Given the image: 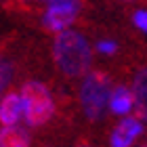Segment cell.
<instances>
[{"instance_id":"obj_7","label":"cell","mask_w":147,"mask_h":147,"mask_svg":"<svg viewBox=\"0 0 147 147\" xmlns=\"http://www.w3.org/2000/svg\"><path fill=\"white\" fill-rule=\"evenodd\" d=\"M23 118V99L21 92H9L0 101V122L2 126H17Z\"/></svg>"},{"instance_id":"obj_8","label":"cell","mask_w":147,"mask_h":147,"mask_svg":"<svg viewBox=\"0 0 147 147\" xmlns=\"http://www.w3.org/2000/svg\"><path fill=\"white\" fill-rule=\"evenodd\" d=\"M135 109V95H132V88H128L126 84H116L111 90V101H109V111L113 116H128V113Z\"/></svg>"},{"instance_id":"obj_11","label":"cell","mask_w":147,"mask_h":147,"mask_svg":"<svg viewBox=\"0 0 147 147\" xmlns=\"http://www.w3.org/2000/svg\"><path fill=\"white\" fill-rule=\"evenodd\" d=\"M97 51L103 53V55H113V53L118 51V44L111 42V40H99L97 42Z\"/></svg>"},{"instance_id":"obj_13","label":"cell","mask_w":147,"mask_h":147,"mask_svg":"<svg viewBox=\"0 0 147 147\" xmlns=\"http://www.w3.org/2000/svg\"><path fill=\"white\" fill-rule=\"evenodd\" d=\"M69 147H99L95 141H92L90 137H86V135H82V137H78L76 141H74Z\"/></svg>"},{"instance_id":"obj_3","label":"cell","mask_w":147,"mask_h":147,"mask_svg":"<svg viewBox=\"0 0 147 147\" xmlns=\"http://www.w3.org/2000/svg\"><path fill=\"white\" fill-rule=\"evenodd\" d=\"M21 99H23V118L25 124L32 128L46 126L55 116V101L51 90L38 80H30L21 86Z\"/></svg>"},{"instance_id":"obj_5","label":"cell","mask_w":147,"mask_h":147,"mask_svg":"<svg viewBox=\"0 0 147 147\" xmlns=\"http://www.w3.org/2000/svg\"><path fill=\"white\" fill-rule=\"evenodd\" d=\"M145 135V124L137 116H124L107 137L109 147H137V139Z\"/></svg>"},{"instance_id":"obj_4","label":"cell","mask_w":147,"mask_h":147,"mask_svg":"<svg viewBox=\"0 0 147 147\" xmlns=\"http://www.w3.org/2000/svg\"><path fill=\"white\" fill-rule=\"evenodd\" d=\"M44 2L49 4V11L42 17V25L44 30L55 32V34L67 30L76 21L80 6H82L80 0H44Z\"/></svg>"},{"instance_id":"obj_1","label":"cell","mask_w":147,"mask_h":147,"mask_svg":"<svg viewBox=\"0 0 147 147\" xmlns=\"http://www.w3.org/2000/svg\"><path fill=\"white\" fill-rule=\"evenodd\" d=\"M53 61L65 80H82L90 71L92 49L84 34L76 30H63L53 42Z\"/></svg>"},{"instance_id":"obj_14","label":"cell","mask_w":147,"mask_h":147,"mask_svg":"<svg viewBox=\"0 0 147 147\" xmlns=\"http://www.w3.org/2000/svg\"><path fill=\"white\" fill-rule=\"evenodd\" d=\"M137 147H147V132H145V139H143V141H141V143H139Z\"/></svg>"},{"instance_id":"obj_15","label":"cell","mask_w":147,"mask_h":147,"mask_svg":"<svg viewBox=\"0 0 147 147\" xmlns=\"http://www.w3.org/2000/svg\"><path fill=\"white\" fill-rule=\"evenodd\" d=\"M42 147H59L57 143H46V145H42Z\"/></svg>"},{"instance_id":"obj_6","label":"cell","mask_w":147,"mask_h":147,"mask_svg":"<svg viewBox=\"0 0 147 147\" xmlns=\"http://www.w3.org/2000/svg\"><path fill=\"white\" fill-rule=\"evenodd\" d=\"M130 88L135 95V116L147 122V61L135 69L130 80Z\"/></svg>"},{"instance_id":"obj_10","label":"cell","mask_w":147,"mask_h":147,"mask_svg":"<svg viewBox=\"0 0 147 147\" xmlns=\"http://www.w3.org/2000/svg\"><path fill=\"white\" fill-rule=\"evenodd\" d=\"M13 76H15V67H13V63L6 61V59H2V61H0V92L13 82Z\"/></svg>"},{"instance_id":"obj_9","label":"cell","mask_w":147,"mask_h":147,"mask_svg":"<svg viewBox=\"0 0 147 147\" xmlns=\"http://www.w3.org/2000/svg\"><path fill=\"white\" fill-rule=\"evenodd\" d=\"M0 147H32L30 132L19 126H2L0 128Z\"/></svg>"},{"instance_id":"obj_2","label":"cell","mask_w":147,"mask_h":147,"mask_svg":"<svg viewBox=\"0 0 147 147\" xmlns=\"http://www.w3.org/2000/svg\"><path fill=\"white\" fill-rule=\"evenodd\" d=\"M113 80L105 69H90L80 80L78 88V105L80 116L88 128H99L105 124L109 113Z\"/></svg>"},{"instance_id":"obj_12","label":"cell","mask_w":147,"mask_h":147,"mask_svg":"<svg viewBox=\"0 0 147 147\" xmlns=\"http://www.w3.org/2000/svg\"><path fill=\"white\" fill-rule=\"evenodd\" d=\"M132 21L141 32H147V11H137L132 15Z\"/></svg>"}]
</instances>
